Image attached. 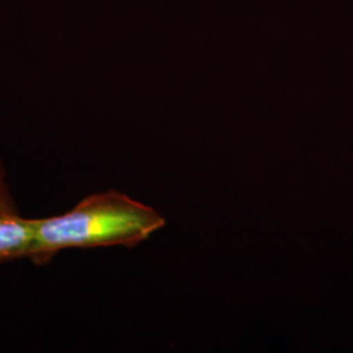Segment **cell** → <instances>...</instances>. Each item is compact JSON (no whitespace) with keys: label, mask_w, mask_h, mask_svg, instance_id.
I'll return each instance as SVG.
<instances>
[{"label":"cell","mask_w":353,"mask_h":353,"mask_svg":"<svg viewBox=\"0 0 353 353\" xmlns=\"http://www.w3.org/2000/svg\"><path fill=\"white\" fill-rule=\"evenodd\" d=\"M166 224L154 208L108 190L81 199L58 216L33 219V243L28 259L46 265L64 250L135 248Z\"/></svg>","instance_id":"6da1fadb"},{"label":"cell","mask_w":353,"mask_h":353,"mask_svg":"<svg viewBox=\"0 0 353 353\" xmlns=\"http://www.w3.org/2000/svg\"><path fill=\"white\" fill-rule=\"evenodd\" d=\"M33 230V219L0 210V265L28 259Z\"/></svg>","instance_id":"7a4b0ae2"},{"label":"cell","mask_w":353,"mask_h":353,"mask_svg":"<svg viewBox=\"0 0 353 353\" xmlns=\"http://www.w3.org/2000/svg\"><path fill=\"white\" fill-rule=\"evenodd\" d=\"M0 210L7 212H20V208L13 198L8 183L7 169L0 159Z\"/></svg>","instance_id":"3957f363"}]
</instances>
